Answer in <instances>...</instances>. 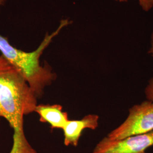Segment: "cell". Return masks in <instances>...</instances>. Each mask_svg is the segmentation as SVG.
Returning a JSON list of instances; mask_svg holds the SVG:
<instances>
[{"mask_svg":"<svg viewBox=\"0 0 153 153\" xmlns=\"http://www.w3.org/2000/svg\"><path fill=\"white\" fill-rule=\"evenodd\" d=\"M70 24L68 19H62L54 32L47 33L38 48L25 52L11 45L8 39L0 34V52L25 78L33 93L39 98L44 94L45 88L56 79V74L50 66L42 65L40 59L45 49L62 28Z\"/></svg>","mask_w":153,"mask_h":153,"instance_id":"2","label":"cell"},{"mask_svg":"<svg viewBox=\"0 0 153 153\" xmlns=\"http://www.w3.org/2000/svg\"><path fill=\"white\" fill-rule=\"evenodd\" d=\"M148 53L153 57V31L151 35L150 47L149 49ZM145 94L147 100L153 101V78H152L149 81L148 85L145 89Z\"/></svg>","mask_w":153,"mask_h":153,"instance_id":"7","label":"cell"},{"mask_svg":"<svg viewBox=\"0 0 153 153\" xmlns=\"http://www.w3.org/2000/svg\"><path fill=\"white\" fill-rule=\"evenodd\" d=\"M153 146V131L128 136L120 140L104 137L98 143L92 153H147Z\"/></svg>","mask_w":153,"mask_h":153,"instance_id":"4","label":"cell"},{"mask_svg":"<svg viewBox=\"0 0 153 153\" xmlns=\"http://www.w3.org/2000/svg\"><path fill=\"white\" fill-rule=\"evenodd\" d=\"M35 112L39 116V121L49 124L52 129H62L69 120L68 113L62 111L60 104H38Z\"/></svg>","mask_w":153,"mask_h":153,"instance_id":"6","label":"cell"},{"mask_svg":"<svg viewBox=\"0 0 153 153\" xmlns=\"http://www.w3.org/2000/svg\"><path fill=\"white\" fill-rule=\"evenodd\" d=\"M99 120V117L96 114L86 115L80 120H69L62 129L64 145L77 146L83 131L86 129H96L98 127Z\"/></svg>","mask_w":153,"mask_h":153,"instance_id":"5","label":"cell"},{"mask_svg":"<svg viewBox=\"0 0 153 153\" xmlns=\"http://www.w3.org/2000/svg\"><path fill=\"white\" fill-rule=\"evenodd\" d=\"M37 97L16 68L0 55V118L14 131L13 153H31L34 149L23 131L24 116L35 112Z\"/></svg>","mask_w":153,"mask_h":153,"instance_id":"1","label":"cell"},{"mask_svg":"<svg viewBox=\"0 0 153 153\" xmlns=\"http://www.w3.org/2000/svg\"><path fill=\"white\" fill-rule=\"evenodd\" d=\"M6 0H0V10L2 6L4 5L5 3Z\"/></svg>","mask_w":153,"mask_h":153,"instance_id":"9","label":"cell"},{"mask_svg":"<svg viewBox=\"0 0 153 153\" xmlns=\"http://www.w3.org/2000/svg\"><path fill=\"white\" fill-rule=\"evenodd\" d=\"M0 121H1V118H0Z\"/></svg>","mask_w":153,"mask_h":153,"instance_id":"10","label":"cell"},{"mask_svg":"<svg viewBox=\"0 0 153 153\" xmlns=\"http://www.w3.org/2000/svg\"><path fill=\"white\" fill-rule=\"evenodd\" d=\"M153 131V101L145 100L134 105L129 115L120 126L107 135L111 140H120L128 136Z\"/></svg>","mask_w":153,"mask_h":153,"instance_id":"3","label":"cell"},{"mask_svg":"<svg viewBox=\"0 0 153 153\" xmlns=\"http://www.w3.org/2000/svg\"><path fill=\"white\" fill-rule=\"evenodd\" d=\"M119 2H126L128 0H115ZM138 4L143 11H150L153 7V0H138Z\"/></svg>","mask_w":153,"mask_h":153,"instance_id":"8","label":"cell"}]
</instances>
